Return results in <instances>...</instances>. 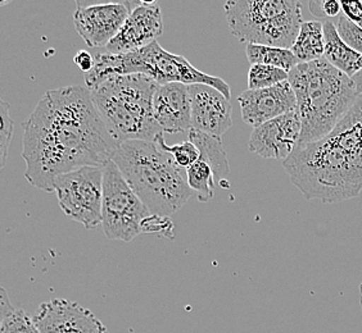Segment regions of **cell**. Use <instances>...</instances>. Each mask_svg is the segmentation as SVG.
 <instances>
[{"mask_svg":"<svg viewBox=\"0 0 362 333\" xmlns=\"http://www.w3.org/2000/svg\"><path fill=\"white\" fill-rule=\"evenodd\" d=\"M23 128L25 177L47 193H54V182L62 174L83 166H105L119 146L86 86L47 91Z\"/></svg>","mask_w":362,"mask_h":333,"instance_id":"1","label":"cell"},{"mask_svg":"<svg viewBox=\"0 0 362 333\" xmlns=\"http://www.w3.org/2000/svg\"><path fill=\"white\" fill-rule=\"evenodd\" d=\"M293 185L303 196L341 202L362 191V95L324 139L298 145L283 162Z\"/></svg>","mask_w":362,"mask_h":333,"instance_id":"2","label":"cell"},{"mask_svg":"<svg viewBox=\"0 0 362 333\" xmlns=\"http://www.w3.org/2000/svg\"><path fill=\"white\" fill-rule=\"evenodd\" d=\"M289 83L300 114V144L324 139L355 105V83L325 58L300 63L289 72Z\"/></svg>","mask_w":362,"mask_h":333,"instance_id":"3","label":"cell"},{"mask_svg":"<svg viewBox=\"0 0 362 333\" xmlns=\"http://www.w3.org/2000/svg\"><path fill=\"white\" fill-rule=\"evenodd\" d=\"M112 160L151 214L170 217L193 195L180 166L154 141H126Z\"/></svg>","mask_w":362,"mask_h":333,"instance_id":"4","label":"cell"},{"mask_svg":"<svg viewBox=\"0 0 362 333\" xmlns=\"http://www.w3.org/2000/svg\"><path fill=\"white\" fill-rule=\"evenodd\" d=\"M160 86L144 75H116L91 89L98 113L119 145L133 140L154 141L162 133L153 116Z\"/></svg>","mask_w":362,"mask_h":333,"instance_id":"5","label":"cell"},{"mask_svg":"<svg viewBox=\"0 0 362 333\" xmlns=\"http://www.w3.org/2000/svg\"><path fill=\"white\" fill-rule=\"evenodd\" d=\"M94 68L84 75L85 86L91 90L105 78L116 75H144L158 85L203 83L215 87L225 97H231L229 83L223 78L206 75L193 67L185 56H176L160 47L157 42L146 48L127 54H108L105 52L94 54Z\"/></svg>","mask_w":362,"mask_h":333,"instance_id":"6","label":"cell"},{"mask_svg":"<svg viewBox=\"0 0 362 333\" xmlns=\"http://www.w3.org/2000/svg\"><path fill=\"white\" fill-rule=\"evenodd\" d=\"M223 9L231 34L255 45L291 49L303 23L297 0H229Z\"/></svg>","mask_w":362,"mask_h":333,"instance_id":"7","label":"cell"},{"mask_svg":"<svg viewBox=\"0 0 362 333\" xmlns=\"http://www.w3.org/2000/svg\"><path fill=\"white\" fill-rule=\"evenodd\" d=\"M151 215L111 160L103 166L102 227L110 240L130 243L140 235L141 222Z\"/></svg>","mask_w":362,"mask_h":333,"instance_id":"8","label":"cell"},{"mask_svg":"<svg viewBox=\"0 0 362 333\" xmlns=\"http://www.w3.org/2000/svg\"><path fill=\"white\" fill-rule=\"evenodd\" d=\"M103 166H83L59 176L54 182L63 213L86 229L102 226Z\"/></svg>","mask_w":362,"mask_h":333,"instance_id":"9","label":"cell"},{"mask_svg":"<svg viewBox=\"0 0 362 333\" xmlns=\"http://www.w3.org/2000/svg\"><path fill=\"white\" fill-rule=\"evenodd\" d=\"M143 1H119L107 4H91L76 1L74 23L77 34L93 49H105L119 34L129 14Z\"/></svg>","mask_w":362,"mask_h":333,"instance_id":"10","label":"cell"},{"mask_svg":"<svg viewBox=\"0 0 362 333\" xmlns=\"http://www.w3.org/2000/svg\"><path fill=\"white\" fill-rule=\"evenodd\" d=\"M33 320L40 333H108L89 309L64 298L42 303Z\"/></svg>","mask_w":362,"mask_h":333,"instance_id":"11","label":"cell"},{"mask_svg":"<svg viewBox=\"0 0 362 333\" xmlns=\"http://www.w3.org/2000/svg\"><path fill=\"white\" fill-rule=\"evenodd\" d=\"M300 125L298 109L272 119L253 128L248 149L266 159H288L300 144Z\"/></svg>","mask_w":362,"mask_h":333,"instance_id":"12","label":"cell"},{"mask_svg":"<svg viewBox=\"0 0 362 333\" xmlns=\"http://www.w3.org/2000/svg\"><path fill=\"white\" fill-rule=\"evenodd\" d=\"M163 32L160 8L156 1H143L129 14L119 34L103 50L108 54H127L146 48Z\"/></svg>","mask_w":362,"mask_h":333,"instance_id":"13","label":"cell"},{"mask_svg":"<svg viewBox=\"0 0 362 333\" xmlns=\"http://www.w3.org/2000/svg\"><path fill=\"white\" fill-rule=\"evenodd\" d=\"M189 90L192 100V130L221 139L233 126L230 99L215 87L203 83L189 85Z\"/></svg>","mask_w":362,"mask_h":333,"instance_id":"14","label":"cell"},{"mask_svg":"<svg viewBox=\"0 0 362 333\" xmlns=\"http://www.w3.org/2000/svg\"><path fill=\"white\" fill-rule=\"evenodd\" d=\"M247 125H264L297 109V99L289 81L261 90H245L238 97Z\"/></svg>","mask_w":362,"mask_h":333,"instance_id":"15","label":"cell"},{"mask_svg":"<svg viewBox=\"0 0 362 333\" xmlns=\"http://www.w3.org/2000/svg\"><path fill=\"white\" fill-rule=\"evenodd\" d=\"M153 116L162 132L180 133L192 130V100L189 85H162L154 95Z\"/></svg>","mask_w":362,"mask_h":333,"instance_id":"16","label":"cell"},{"mask_svg":"<svg viewBox=\"0 0 362 333\" xmlns=\"http://www.w3.org/2000/svg\"><path fill=\"white\" fill-rule=\"evenodd\" d=\"M324 58L337 70L352 77L362 71V56L341 39L333 21H324Z\"/></svg>","mask_w":362,"mask_h":333,"instance_id":"17","label":"cell"},{"mask_svg":"<svg viewBox=\"0 0 362 333\" xmlns=\"http://www.w3.org/2000/svg\"><path fill=\"white\" fill-rule=\"evenodd\" d=\"M189 141H192L199 150V158L207 162L211 168L214 169L215 178H216V186L229 190L230 186L229 174L230 166L228 162V155L223 150V141L220 138L209 136L203 132L190 130L188 132Z\"/></svg>","mask_w":362,"mask_h":333,"instance_id":"18","label":"cell"},{"mask_svg":"<svg viewBox=\"0 0 362 333\" xmlns=\"http://www.w3.org/2000/svg\"><path fill=\"white\" fill-rule=\"evenodd\" d=\"M291 50L300 63L315 62L324 58V23L320 21H303L300 34Z\"/></svg>","mask_w":362,"mask_h":333,"instance_id":"19","label":"cell"},{"mask_svg":"<svg viewBox=\"0 0 362 333\" xmlns=\"http://www.w3.org/2000/svg\"><path fill=\"white\" fill-rule=\"evenodd\" d=\"M245 54L252 64H266L276 67L280 70L291 72L300 64L297 56H294L291 49L272 48L265 45H255L247 44Z\"/></svg>","mask_w":362,"mask_h":333,"instance_id":"20","label":"cell"},{"mask_svg":"<svg viewBox=\"0 0 362 333\" xmlns=\"http://www.w3.org/2000/svg\"><path fill=\"white\" fill-rule=\"evenodd\" d=\"M0 333H40L34 320L11 303L4 287L0 295Z\"/></svg>","mask_w":362,"mask_h":333,"instance_id":"21","label":"cell"},{"mask_svg":"<svg viewBox=\"0 0 362 333\" xmlns=\"http://www.w3.org/2000/svg\"><path fill=\"white\" fill-rule=\"evenodd\" d=\"M187 181L189 188H192L193 194L197 195V199L201 202H207L214 198L216 178L214 169L207 162L199 159L193 166L187 169Z\"/></svg>","mask_w":362,"mask_h":333,"instance_id":"22","label":"cell"},{"mask_svg":"<svg viewBox=\"0 0 362 333\" xmlns=\"http://www.w3.org/2000/svg\"><path fill=\"white\" fill-rule=\"evenodd\" d=\"M289 80V72L266 64H252L248 72V90H261Z\"/></svg>","mask_w":362,"mask_h":333,"instance_id":"23","label":"cell"},{"mask_svg":"<svg viewBox=\"0 0 362 333\" xmlns=\"http://www.w3.org/2000/svg\"><path fill=\"white\" fill-rule=\"evenodd\" d=\"M154 143H157V145L160 146L163 152L170 154V157L180 168L188 169L189 166H193L195 162L199 159V155H201L198 147L189 140L177 145L168 146L163 138V132L156 138Z\"/></svg>","mask_w":362,"mask_h":333,"instance_id":"24","label":"cell"},{"mask_svg":"<svg viewBox=\"0 0 362 333\" xmlns=\"http://www.w3.org/2000/svg\"><path fill=\"white\" fill-rule=\"evenodd\" d=\"M11 107L6 100H0V117H1V128H0V166L4 168L7 162L8 149L13 138L14 122L9 113Z\"/></svg>","mask_w":362,"mask_h":333,"instance_id":"25","label":"cell"},{"mask_svg":"<svg viewBox=\"0 0 362 333\" xmlns=\"http://www.w3.org/2000/svg\"><path fill=\"white\" fill-rule=\"evenodd\" d=\"M335 26L341 39L362 56V28H357L344 14L337 18Z\"/></svg>","mask_w":362,"mask_h":333,"instance_id":"26","label":"cell"},{"mask_svg":"<svg viewBox=\"0 0 362 333\" xmlns=\"http://www.w3.org/2000/svg\"><path fill=\"white\" fill-rule=\"evenodd\" d=\"M141 234H154L160 237L173 238L174 237V223L170 217L151 214L146 218L140 226Z\"/></svg>","mask_w":362,"mask_h":333,"instance_id":"27","label":"cell"},{"mask_svg":"<svg viewBox=\"0 0 362 333\" xmlns=\"http://www.w3.org/2000/svg\"><path fill=\"white\" fill-rule=\"evenodd\" d=\"M310 11L315 17L332 21L333 18H338L341 16V3L338 0H321V1H311Z\"/></svg>","mask_w":362,"mask_h":333,"instance_id":"28","label":"cell"},{"mask_svg":"<svg viewBox=\"0 0 362 333\" xmlns=\"http://www.w3.org/2000/svg\"><path fill=\"white\" fill-rule=\"evenodd\" d=\"M341 12L357 28H362V1H341Z\"/></svg>","mask_w":362,"mask_h":333,"instance_id":"29","label":"cell"},{"mask_svg":"<svg viewBox=\"0 0 362 333\" xmlns=\"http://www.w3.org/2000/svg\"><path fill=\"white\" fill-rule=\"evenodd\" d=\"M74 62L78 67V70L81 71L84 75L89 73L93 68H94V54H91L86 50H80L77 53L75 58H74Z\"/></svg>","mask_w":362,"mask_h":333,"instance_id":"30","label":"cell"},{"mask_svg":"<svg viewBox=\"0 0 362 333\" xmlns=\"http://www.w3.org/2000/svg\"><path fill=\"white\" fill-rule=\"evenodd\" d=\"M352 81L355 83L357 94L362 95V71H360L358 73H356L355 76L352 77Z\"/></svg>","mask_w":362,"mask_h":333,"instance_id":"31","label":"cell"},{"mask_svg":"<svg viewBox=\"0 0 362 333\" xmlns=\"http://www.w3.org/2000/svg\"><path fill=\"white\" fill-rule=\"evenodd\" d=\"M360 292H361V306H362V284H361V287H360Z\"/></svg>","mask_w":362,"mask_h":333,"instance_id":"32","label":"cell"}]
</instances>
